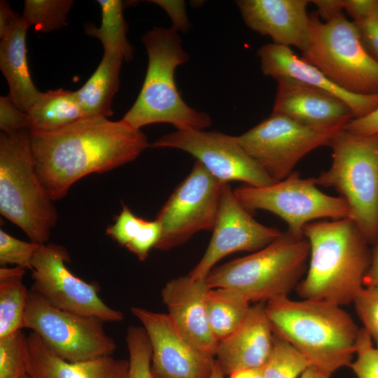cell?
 <instances>
[{
  "mask_svg": "<svg viewBox=\"0 0 378 378\" xmlns=\"http://www.w3.org/2000/svg\"><path fill=\"white\" fill-rule=\"evenodd\" d=\"M29 26L16 14L0 31V69L8 85V96L22 111L27 112L41 96L33 83L27 63L26 35Z\"/></svg>",
  "mask_w": 378,
  "mask_h": 378,
  "instance_id": "obj_23",
  "label": "cell"
},
{
  "mask_svg": "<svg viewBox=\"0 0 378 378\" xmlns=\"http://www.w3.org/2000/svg\"><path fill=\"white\" fill-rule=\"evenodd\" d=\"M355 354L349 366L357 378H378V348L364 328L359 329Z\"/></svg>",
  "mask_w": 378,
  "mask_h": 378,
  "instance_id": "obj_36",
  "label": "cell"
},
{
  "mask_svg": "<svg viewBox=\"0 0 378 378\" xmlns=\"http://www.w3.org/2000/svg\"><path fill=\"white\" fill-rule=\"evenodd\" d=\"M273 332L299 351L309 366L331 375L349 366L359 329L340 305L288 297L266 303Z\"/></svg>",
  "mask_w": 378,
  "mask_h": 378,
  "instance_id": "obj_3",
  "label": "cell"
},
{
  "mask_svg": "<svg viewBox=\"0 0 378 378\" xmlns=\"http://www.w3.org/2000/svg\"><path fill=\"white\" fill-rule=\"evenodd\" d=\"M39 176L53 202L80 178L136 159L150 144L141 130L121 119L90 116L48 131H30Z\"/></svg>",
  "mask_w": 378,
  "mask_h": 378,
  "instance_id": "obj_1",
  "label": "cell"
},
{
  "mask_svg": "<svg viewBox=\"0 0 378 378\" xmlns=\"http://www.w3.org/2000/svg\"><path fill=\"white\" fill-rule=\"evenodd\" d=\"M209 290L205 279H194L188 274L168 281L161 295L181 335L200 351L214 357L218 342L207 319L206 302Z\"/></svg>",
  "mask_w": 378,
  "mask_h": 378,
  "instance_id": "obj_17",
  "label": "cell"
},
{
  "mask_svg": "<svg viewBox=\"0 0 378 378\" xmlns=\"http://www.w3.org/2000/svg\"><path fill=\"white\" fill-rule=\"evenodd\" d=\"M25 272L18 266L0 268V338L23 328L29 296L22 282Z\"/></svg>",
  "mask_w": 378,
  "mask_h": 378,
  "instance_id": "obj_27",
  "label": "cell"
},
{
  "mask_svg": "<svg viewBox=\"0 0 378 378\" xmlns=\"http://www.w3.org/2000/svg\"><path fill=\"white\" fill-rule=\"evenodd\" d=\"M221 182L197 160L158 212L160 238L155 248L168 251L202 230H212L218 215Z\"/></svg>",
  "mask_w": 378,
  "mask_h": 378,
  "instance_id": "obj_12",
  "label": "cell"
},
{
  "mask_svg": "<svg viewBox=\"0 0 378 378\" xmlns=\"http://www.w3.org/2000/svg\"><path fill=\"white\" fill-rule=\"evenodd\" d=\"M309 366L299 351L274 332L270 353L260 368L264 378H298Z\"/></svg>",
  "mask_w": 378,
  "mask_h": 378,
  "instance_id": "obj_30",
  "label": "cell"
},
{
  "mask_svg": "<svg viewBox=\"0 0 378 378\" xmlns=\"http://www.w3.org/2000/svg\"><path fill=\"white\" fill-rule=\"evenodd\" d=\"M0 213L30 241H48L57 213L38 173L29 129L0 134Z\"/></svg>",
  "mask_w": 378,
  "mask_h": 378,
  "instance_id": "obj_5",
  "label": "cell"
},
{
  "mask_svg": "<svg viewBox=\"0 0 378 378\" xmlns=\"http://www.w3.org/2000/svg\"><path fill=\"white\" fill-rule=\"evenodd\" d=\"M330 169L314 177L346 202L350 218L369 244L378 237V134L360 135L342 129L331 139Z\"/></svg>",
  "mask_w": 378,
  "mask_h": 378,
  "instance_id": "obj_7",
  "label": "cell"
},
{
  "mask_svg": "<svg viewBox=\"0 0 378 378\" xmlns=\"http://www.w3.org/2000/svg\"><path fill=\"white\" fill-rule=\"evenodd\" d=\"M307 0H239L236 4L245 24L270 36L276 45L304 52L310 37Z\"/></svg>",
  "mask_w": 378,
  "mask_h": 378,
  "instance_id": "obj_18",
  "label": "cell"
},
{
  "mask_svg": "<svg viewBox=\"0 0 378 378\" xmlns=\"http://www.w3.org/2000/svg\"><path fill=\"white\" fill-rule=\"evenodd\" d=\"M344 130L360 135L378 134V107L369 114L350 120Z\"/></svg>",
  "mask_w": 378,
  "mask_h": 378,
  "instance_id": "obj_39",
  "label": "cell"
},
{
  "mask_svg": "<svg viewBox=\"0 0 378 378\" xmlns=\"http://www.w3.org/2000/svg\"><path fill=\"white\" fill-rule=\"evenodd\" d=\"M70 261L63 246L41 245L33 259L31 288L59 309L104 322L122 321V312L110 307L100 298L96 284L83 281L67 268L66 263Z\"/></svg>",
  "mask_w": 378,
  "mask_h": 378,
  "instance_id": "obj_13",
  "label": "cell"
},
{
  "mask_svg": "<svg viewBox=\"0 0 378 378\" xmlns=\"http://www.w3.org/2000/svg\"><path fill=\"white\" fill-rule=\"evenodd\" d=\"M353 302L363 328L378 348V288L363 286Z\"/></svg>",
  "mask_w": 378,
  "mask_h": 378,
  "instance_id": "obj_37",
  "label": "cell"
},
{
  "mask_svg": "<svg viewBox=\"0 0 378 378\" xmlns=\"http://www.w3.org/2000/svg\"><path fill=\"white\" fill-rule=\"evenodd\" d=\"M106 233L140 260L144 261L160 238L161 226L156 219L146 220L139 218L123 205L115 223L106 229Z\"/></svg>",
  "mask_w": 378,
  "mask_h": 378,
  "instance_id": "obj_26",
  "label": "cell"
},
{
  "mask_svg": "<svg viewBox=\"0 0 378 378\" xmlns=\"http://www.w3.org/2000/svg\"><path fill=\"white\" fill-rule=\"evenodd\" d=\"M209 378H225V374L222 372L216 360Z\"/></svg>",
  "mask_w": 378,
  "mask_h": 378,
  "instance_id": "obj_44",
  "label": "cell"
},
{
  "mask_svg": "<svg viewBox=\"0 0 378 378\" xmlns=\"http://www.w3.org/2000/svg\"><path fill=\"white\" fill-rule=\"evenodd\" d=\"M318 10V14L325 21L328 20L344 9V0H314L310 1Z\"/></svg>",
  "mask_w": 378,
  "mask_h": 378,
  "instance_id": "obj_40",
  "label": "cell"
},
{
  "mask_svg": "<svg viewBox=\"0 0 378 378\" xmlns=\"http://www.w3.org/2000/svg\"><path fill=\"white\" fill-rule=\"evenodd\" d=\"M344 9L353 19L363 46L378 62V0H344Z\"/></svg>",
  "mask_w": 378,
  "mask_h": 378,
  "instance_id": "obj_32",
  "label": "cell"
},
{
  "mask_svg": "<svg viewBox=\"0 0 378 378\" xmlns=\"http://www.w3.org/2000/svg\"><path fill=\"white\" fill-rule=\"evenodd\" d=\"M229 378H264L261 368H248L235 371Z\"/></svg>",
  "mask_w": 378,
  "mask_h": 378,
  "instance_id": "obj_42",
  "label": "cell"
},
{
  "mask_svg": "<svg viewBox=\"0 0 378 378\" xmlns=\"http://www.w3.org/2000/svg\"><path fill=\"white\" fill-rule=\"evenodd\" d=\"M41 245L18 239L0 230V265H14L32 271L33 259Z\"/></svg>",
  "mask_w": 378,
  "mask_h": 378,
  "instance_id": "obj_34",
  "label": "cell"
},
{
  "mask_svg": "<svg viewBox=\"0 0 378 378\" xmlns=\"http://www.w3.org/2000/svg\"><path fill=\"white\" fill-rule=\"evenodd\" d=\"M276 80L272 113L321 128H344L354 118L351 108L333 95L291 78L280 77Z\"/></svg>",
  "mask_w": 378,
  "mask_h": 378,
  "instance_id": "obj_19",
  "label": "cell"
},
{
  "mask_svg": "<svg viewBox=\"0 0 378 378\" xmlns=\"http://www.w3.org/2000/svg\"><path fill=\"white\" fill-rule=\"evenodd\" d=\"M141 40L148 55L147 71L136 101L122 119L139 130L160 122L182 131L209 127V114L188 105L177 90L175 71L189 59L177 31L155 27Z\"/></svg>",
  "mask_w": 378,
  "mask_h": 378,
  "instance_id": "obj_4",
  "label": "cell"
},
{
  "mask_svg": "<svg viewBox=\"0 0 378 378\" xmlns=\"http://www.w3.org/2000/svg\"><path fill=\"white\" fill-rule=\"evenodd\" d=\"M374 244L375 247L372 253L370 267L364 277L363 286L378 288V237Z\"/></svg>",
  "mask_w": 378,
  "mask_h": 378,
  "instance_id": "obj_41",
  "label": "cell"
},
{
  "mask_svg": "<svg viewBox=\"0 0 378 378\" xmlns=\"http://www.w3.org/2000/svg\"><path fill=\"white\" fill-rule=\"evenodd\" d=\"M24 370L29 378H127L129 360L112 356L69 362L55 355L34 332L27 335Z\"/></svg>",
  "mask_w": 378,
  "mask_h": 378,
  "instance_id": "obj_22",
  "label": "cell"
},
{
  "mask_svg": "<svg viewBox=\"0 0 378 378\" xmlns=\"http://www.w3.org/2000/svg\"><path fill=\"white\" fill-rule=\"evenodd\" d=\"M152 348L151 370L155 378H209L216 360L190 344L168 314L132 307Z\"/></svg>",
  "mask_w": 378,
  "mask_h": 378,
  "instance_id": "obj_16",
  "label": "cell"
},
{
  "mask_svg": "<svg viewBox=\"0 0 378 378\" xmlns=\"http://www.w3.org/2000/svg\"><path fill=\"white\" fill-rule=\"evenodd\" d=\"M342 129L311 127L272 113L237 139L265 172L278 182L287 178L309 152L328 145Z\"/></svg>",
  "mask_w": 378,
  "mask_h": 378,
  "instance_id": "obj_11",
  "label": "cell"
},
{
  "mask_svg": "<svg viewBox=\"0 0 378 378\" xmlns=\"http://www.w3.org/2000/svg\"><path fill=\"white\" fill-rule=\"evenodd\" d=\"M0 129L7 134L29 130L27 113L20 110L8 95L0 97Z\"/></svg>",
  "mask_w": 378,
  "mask_h": 378,
  "instance_id": "obj_38",
  "label": "cell"
},
{
  "mask_svg": "<svg viewBox=\"0 0 378 378\" xmlns=\"http://www.w3.org/2000/svg\"><path fill=\"white\" fill-rule=\"evenodd\" d=\"M258 56L265 76L274 79L291 78L333 95L351 108L354 118L363 117L378 107V94H358L342 89L290 47L266 43L258 49Z\"/></svg>",
  "mask_w": 378,
  "mask_h": 378,
  "instance_id": "obj_20",
  "label": "cell"
},
{
  "mask_svg": "<svg viewBox=\"0 0 378 378\" xmlns=\"http://www.w3.org/2000/svg\"><path fill=\"white\" fill-rule=\"evenodd\" d=\"M27 113L30 131L52 130L88 117L75 92L63 89L41 92Z\"/></svg>",
  "mask_w": 378,
  "mask_h": 378,
  "instance_id": "obj_25",
  "label": "cell"
},
{
  "mask_svg": "<svg viewBox=\"0 0 378 378\" xmlns=\"http://www.w3.org/2000/svg\"><path fill=\"white\" fill-rule=\"evenodd\" d=\"M104 321L59 309L29 290L23 328L36 334L55 355L69 362L111 356L115 340L107 335Z\"/></svg>",
  "mask_w": 378,
  "mask_h": 378,
  "instance_id": "obj_9",
  "label": "cell"
},
{
  "mask_svg": "<svg viewBox=\"0 0 378 378\" xmlns=\"http://www.w3.org/2000/svg\"><path fill=\"white\" fill-rule=\"evenodd\" d=\"M27 335L22 330L0 338V378H20L24 372L22 354Z\"/></svg>",
  "mask_w": 378,
  "mask_h": 378,
  "instance_id": "obj_35",
  "label": "cell"
},
{
  "mask_svg": "<svg viewBox=\"0 0 378 378\" xmlns=\"http://www.w3.org/2000/svg\"><path fill=\"white\" fill-rule=\"evenodd\" d=\"M302 58L347 92L378 94V62L342 12L324 22L310 16V37Z\"/></svg>",
  "mask_w": 378,
  "mask_h": 378,
  "instance_id": "obj_8",
  "label": "cell"
},
{
  "mask_svg": "<svg viewBox=\"0 0 378 378\" xmlns=\"http://www.w3.org/2000/svg\"><path fill=\"white\" fill-rule=\"evenodd\" d=\"M126 343L129 352L127 378H155L151 370V344L144 328L129 327Z\"/></svg>",
  "mask_w": 378,
  "mask_h": 378,
  "instance_id": "obj_33",
  "label": "cell"
},
{
  "mask_svg": "<svg viewBox=\"0 0 378 378\" xmlns=\"http://www.w3.org/2000/svg\"><path fill=\"white\" fill-rule=\"evenodd\" d=\"M309 244L288 232L247 256L214 267L206 277L210 288H227L250 302L288 297L307 267Z\"/></svg>",
  "mask_w": 378,
  "mask_h": 378,
  "instance_id": "obj_6",
  "label": "cell"
},
{
  "mask_svg": "<svg viewBox=\"0 0 378 378\" xmlns=\"http://www.w3.org/2000/svg\"><path fill=\"white\" fill-rule=\"evenodd\" d=\"M73 3L71 0H25L22 15L36 31L50 32L66 24Z\"/></svg>",
  "mask_w": 378,
  "mask_h": 378,
  "instance_id": "obj_31",
  "label": "cell"
},
{
  "mask_svg": "<svg viewBox=\"0 0 378 378\" xmlns=\"http://www.w3.org/2000/svg\"><path fill=\"white\" fill-rule=\"evenodd\" d=\"M206 303L209 325L218 342L239 327L251 307L244 295L227 288H210Z\"/></svg>",
  "mask_w": 378,
  "mask_h": 378,
  "instance_id": "obj_28",
  "label": "cell"
},
{
  "mask_svg": "<svg viewBox=\"0 0 378 378\" xmlns=\"http://www.w3.org/2000/svg\"><path fill=\"white\" fill-rule=\"evenodd\" d=\"M150 147L187 152L223 183L240 181L253 187L275 183L246 152L234 136L216 131L176 130L159 137Z\"/></svg>",
  "mask_w": 378,
  "mask_h": 378,
  "instance_id": "obj_14",
  "label": "cell"
},
{
  "mask_svg": "<svg viewBox=\"0 0 378 378\" xmlns=\"http://www.w3.org/2000/svg\"><path fill=\"white\" fill-rule=\"evenodd\" d=\"M20 378H29V377L27 375V374L25 372V371L22 373Z\"/></svg>",
  "mask_w": 378,
  "mask_h": 378,
  "instance_id": "obj_45",
  "label": "cell"
},
{
  "mask_svg": "<svg viewBox=\"0 0 378 378\" xmlns=\"http://www.w3.org/2000/svg\"><path fill=\"white\" fill-rule=\"evenodd\" d=\"M330 375L320 370L309 366L300 375V378H330Z\"/></svg>",
  "mask_w": 378,
  "mask_h": 378,
  "instance_id": "obj_43",
  "label": "cell"
},
{
  "mask_svg": "<svg viewBox=\"0 0 378 378\" xmlns=\"http://www.w3.org/2000/svg\"><path fill=\"white\" fill-rule=\"evenodd\" d=\"M209 245L199 262L188 274L206 279L216 262L232 253L255 252L271 244L282 232L256 221L237 199L229 183L223 187L218 215Z\"/></svg>",
  "mask_w": 378,
  "mask_h": 378,
  "instance_id": "obj_15",
  "label": "cell"
},
{
  "mask_svg": "<svg viewBox=\"0 0 378 378\" xmlns=\"http://www.w3.org/2000/svg\"><path fill=\"white\" fill-rule=\"evenodd\" d=\"M101 7L102 21L97 27L88 24L86 33L98 38L104 52L121 56L130 61L133 57V48L127 38V26L123 17V3L120 0H99Z\"/></svg>",
  "mask_w": 378,
  "mask_h": 378,
  "instance_id": "obj_29",
  "label": "cell"
},
{
  "mask_svg": "<svg viewBox=\"0 0 378 378\" xmlns=\"http://www.w3.org/2000/svg\"><path fill=\"white\" fill-rule=\"evenodd\" d=\"M314 177L302 178L293 172L285 179L270 186H245L234 190L241 204L250 213L265 210L282 218L287 232L303 237L304 227L309 222L325 218H350L351 211L342 197H333L321 191Z\"/></svg>",
  "mask_w": 378,
  "mask_h": 378,
  "instance_id": "obj_10",
  "label": "cell"
},
{
  "mask_svg": "<svg viewBox=\"0 0 378 378\" xmlns=\"http://www.w3.org/2000/svg\"><path fill=\"white\" fill-rule=\"evenodd\" d=\"M273 337L266 303H255L239 327L218 342L216 360L228 376L239 370L261 368L270 353Z\"/></svg>",
  "mask_w": 378,
  "mask_h": 378,
  "instance_id": "obj_21",
  "label": "cell"
},
{
  "mask_svg": "<svg viewBox=\"0 0 378 378\" xmlns=\"http://www.w3.org/2000/svg\"><path fill=\"white\" fill-rule=\"evenodd\" d=\"M123 60L120 55L104 52L94 72L80 89L75 91L88 117L108 118L112 115V100L119 88Z\"/></svg>",
  "mask_w": 378,
  "mask_h": 378,
  "instance_id": "obj_24",
  "label": "cell"
},
{
  "mask_svg": "<svg viewBox=\"0 0 378 378\" xmlns=\"http://www.w3.org/2000/svg\"><path fill=\"white\" fill-rule=\"evenodd\" d=\"M307 275L296 286L303 299L337 305L353 302L363 287L372 253L368 241L350 218L307 223Z\"/></svg>",
  "mask_w": 378,
  "mask_h": 378,
  "instance_id": "obj_2",
  "label": "cell"
}]
</instances>
